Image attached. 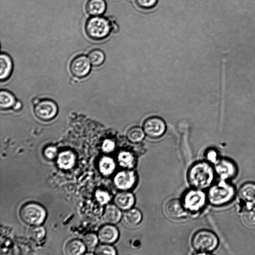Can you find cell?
Returning <instances> with one entry per match:
<instances>
[{
	"label": "cell",
	"instance_id": "cell-16",
	"mask_svg": "<svg viewBox=\"0 0 255 255\" xmlns=\"http://www.w3.org/2000/svg\"><path fill=\"white\" fill-rule=\"evenodd\" d=\"M122 211L115 204H108L105 208L103 220L107 224L115 225L123 218Z\"/></svg>",
	"mask_w": 255,
	"mask_h": 255
},
{
	"label": "cell",
	"instance_id": "cell-13",
	"mask_svg": "<svg viewBox=\"0 0 255 255\" xmlns=\"http://www.w3.org/2000/svg\"><path fill=\"white\" fill-rule=\"evenodd\" d=\"M120 232L114 224H107L102 227L98 231L99 240L103 244H112L118 240Z\"/></svg>",
	"mask_w": 255,
	"mask_h": 255
},
{
	"label": "cell",
	"instance_id": "cell-7",
	"mask_svg": "<svg viewBox=\"0 0 255 255\" xmlns=\"http://www.w3.org/2000/svg\"><path fill=\"white\" fill-rule=\"evenodd\" d=\"M113 181L120 191H130L135 185L137 176L132 169H124L116 174Z\"/></svg>",
	"mask_w": 255,
	"mask_h": 255
},
{
	"label": "cell",
	"instance_id": "cell-26",
	"mask_svg": "<svg viewBox=\"0 0 255 255\" xmlns=\"http://www.w3.org/2000/svg\"><path fill=\"white\" fill-rule=\"evenodd\" d=\"M88 58L92 65L97 66L102 64L104 61L105 55L101 50L94 49L89 53Z\"/></svg>",
	"mask_w": 255,
	"mask_h": 255
},
{
	"label": "cell",
	"instance_id": "cell-27",
	"mask_svg": "<svg viewBox=\"0 0 255 255\" xmlns=\"http://www.w3.org/2000/svg\"><path fill=\"white\" fill-rule=\"evenodd\" d=\"M15 102L14 97L8 92L2 91L0 94V106L1 109L8 108Z\"/></svg>",
	"mask_w": 255,
	"mask_h": 255
},
{
	"label": "cell",
	"instance_id": "cell-22",
	"mask_svg": "<svg viewBox=\"0 0 255 255\" xmlns=\"http://www.w3.org/2000/svg\"><path fill=\"white\" fill-rule=\"evenodd\" d=\"M57 162L61 168H71L75 163V156L71 151H66L61 152L58 157Z\"/></svg>",
	"mask_w": 255,
	"mask_h": 255
},
{
	"label": "cell",
	"instance_id": "cell-11",
	"mask_svg": "<svg viewBox=\"0 0 255 255\" xmlns=\"http://www.w3.org/2000/svg\"><path fill=\"white\" fill-rule=\"evenodd\" d=\"M144 132L149 137L156 138L164 132L165 125L160 118L152 117L147 119L143 125Z\"/></svg>",
	"mask_w": 255,
	"mask_h": 255
},
{
	"label": "cell",
	"instance_id": "cell-36",
	"mask_svg": "<svg viewBox=\"0 0 255 255\" xmlns=\"http://www.w3.org/2000/svg\"><path fill=\"white\" fill-rule=\"evenodd\" d=\"M20 108V103H17L14 106V109H18Z\"/></svg>",
	"mask_w": 255,
	"mask_h": 255
},
{
	"label": "cell",
	"instance_id": "cell-21",
	"mask_svg": "<svg viewBox=\"0 0 255 255\" xmlns=\"http://www.w3.org/2000/svg\"><path fill=\"white\" fill-rule=\"evenodd\" d=\"M85 247L86 246L83 242L78 240H73L66 244L65 251L66 254L69 255H79L84 253Z\"/></svg>",
	"mask_w": 255,
	"mask_h": 255
},
{
	"label": "cell",
	"instance_id": "cell-25",
	"mask_svg": "<svg viewBox=\"0 0 255 255\" xmlns=\"http://www.w3.org/2000/svg\"><path fill=\"white\" fill-rule=\"evenodd\" d=\"M242 219L248 226H255V207H248L245 209L242 214Z\"/></svg>",
	"mask_w": 255,
	"mask_h": 255
},
{
	"label": "cell",
	"instance_id": "cell-29",
	"mask_svg": "<svg viewBox=\"0 0 255 255\" xmlns=\"http://www.w3.org/2000/svg\"><path fill=\"white\" fill-rule=\"evenodd\" d=\"M45 234V229L39 225L34 226L29 231L30 237L37 242L41 240L44 238Z\"/></svg>",
	"mask_w": 255,
	"mask_h": 255
},
{
	"label": "cell",
	"instance_id": "cell-32",
	"mask_svg": "<svg viewBox=\"0 0 255 255\" xmlns=\"http://www.w3.org/2000/svg\"><path fill=\"white\" fill-rule=\"evenodd\" d=\"M157 0H135L136 4L140 8L147 9L155 6Z\"/></svg>",
	"mask_w": 255,
	"mask_h": 255
},
{
	"label": "cell",
	"instance_id": "cell-23",
	"mask_svg": "<svg viewBox=\"0 0 255 255\" xmlns=\"http://www.w3.org/2000/svg\"><path fill=\"white\" fill-rule=\"evenodd\" d=\"M12 69V62L10 57L4 54L0 57V78L1 80L6 79L10 74Z\"/></svg>",
	"mask_w": 255,
	"mask_h": 255
},
{
	"label": "cell",
	"instance_id": "cell-8",
	"mask_svg": "<svg viewBox=\"0 0 255 255\" xmlns=\"http://www.w3.org/2000/svg\"><path fill=\"white\" fill-rule=\"evenodd\" d=\"M166 216L172 220H180L185 218L188 214L181 200L173 198L168 200L164 205Z\"/></svg>",
	"mask_w": 255,
	"mask_h": 255
},
{
	"label": "cell",
	"instance_id": "cell-35",
	"mask_svg": "<svg viewBox=\"0 0 255 255\" xmlns=\"http://www.w3.org/2000/svg\"><path fill=\"white\" fill-rule=\"evenodd\" d=\"M206 157L207 161L210 163L211 162L215 163L218 160L217 153L213 150H209L206 153Z\"/></svg>",
	"mask_w": 255,
	"mask_h": 255
},
{
	"label": "cell",
	"instance_id": "cell-15",
	"mask_svg": "<svg viewBox=\"0 0 255 255\" xmlns=\"http://www.w3.org/2000/svg\"><path fill=\"white\" fill-rule=\"evenodd\" d=\"M238 195L240 199L248 207L255 205V183L248 182L244 183L240 187Z\"/></svg>",
	"mask_w": 255,
	"mask_h": 255
},
{
	"label": "cell",
	"instance_id": "cell-2",
	"mask_svg": "<svg viewBox=\"0 0 255 255\" xmlns=\"http://www.w3.org/2000/svg\"><path fill=\"white\" fill-rule=\"evenodd\" d=\"M219 240L212 231L206 229L200 230L193 235L191 245L198 254H207L216 249Z\"/></svg>",
	"mask_w": 255,
	"mask_h": 255
},
{
	"label": "cell",
	"instance_id": "cell-10",
	"mask_svg": "<svg viewBox=\"0 0 255 255\" xmlns=\"http://www.w3.org/2000/svg\"><path fill=\"white\" fill-rule=\"evenodd\" d=\"M57 112L56 104L50 100L42 101L36 103L34 107L36 116L42 120H49L54 118Z\"/></svg>",
	"mask_w": 255,
	"mask_h": 255
},
{
	"label": "cell",
	"instance_id": "cell-4",
	"mask_svg": "<svg viewBox=\"0 0 255 255\" xmlns=\"http://www.w3.org/2000/svg\"><path fill=\"white\" fill-rule=\"evenodd\" d=\"M111 21L108 18L100 16H92L86 21L85 29L87 35L95 40L107 37L112 30Z\"/></svg>",
	"mask_w": 255,
	"mask_h": 255
},
{
	"label": "cell",
	"instance_id": "cell-18",
	"mask_svg": "<svg viewBox=\"0 0 255 255\" xmlns=\"http://www.w3.org/2000/svg\"><path fill=\"white\" fill-rule=\"evenodd\" d=\"M86 10L92 16H99L103 14L107 7L105 0H88L86 4Z\"/></svg>",
	"mask_w": 255,
	"mask_h": 255
},
{
	"label": "cell",
	"instance_id": "cell-5",
	"mask_svg": "<svg viewBox=\"0 0 255 255\" xmlns=\"http://www.w3.org/2000/svg\"><path fill=\"white\" fill-rule=\"evenodd\" d=\"M181 200L187 212L193 213L201 210L208 200L203 190L192 187L184 193Z\"/></svg>",
	"mask_w": 255,
	"mask_h": 255
},
{
	"label": "cell",
	"instance_id": "cell-28",
	"mask_svg": "<svg viewBox=\"0 0 255 255\" xmlns=\"http://www.w3.org/2000/svg\"><path fill=\"white\" fill-rule=\"evenodd\" d=\"M95 254L98 255H116V249L111 244H104L98 246L95 250Z\"/></svg>",
	"mask_w": 255,
	"mask_h": 255
},
{
	"label": "cell",
	"instance_id": "cell-14",
	"mask_svg": "<svg viewBox=\"0 0 255 255\" xmlns=\"http://www.w3.org/2000/svg\"><path fill=\"white\" fill-rule=\"evenodd\" d=\"M135 202V196L130 191H120L114 198V204L124 212L133 207Z\"/></svg>",
	"mask_w": 255,
	"mask_h": 255
},
{
	"label": "cell",
	"instance_id": "cell-17",
	"mask_svg": "<svg viewBox=\"0 0 255 255\" xmlns=\"http://www.w3.org/2000/svg\"><path fill=\"white\" fill-rule=\"evenodd\" d=\"M124 223L128 227H134L138 225L142 220V214L136 208H132L124 212L123 215Z\"/></svg>",
	"mask_w": 255,
	"mask_h": 255
},
{
	"label": "cell",
	"instance_id": "cell-9",
	"mask_svg": "<svg viewBox=\"0 0 255 255\" xmlns=\"http://www.w3.org/2000/svg\"><path fill=\"white\" fill-rule=\"evenodd\" d=\"M215 171L222 180L233 178L237 173L235 164L231 160L222 158L215 163Z\"/></svg>",
	"mask_w": 255,
	"mask_h": 255
},
{
	"label": "cell",
	"instance_id": "cell-1",
	"mask_svg": "<svg viewBox=\"0 0 255 255\" xmlns=\"http://www.w3.org/2000/svg\"><path fill=\"white\" fill-rule=\"evenodd\" d=\"M215 169L207 161L193 164L187 172V181L192 188L204 190L210 187L213 181Z\"/></svg>",
	"mask_w": 255,
	"mask_h": 255
},
{
	"label": "cell",
	"instance_id": "cell-33",
	"mask_svg": "<svg viewBox=\"0 0 255 255\" xmlns=\"http://www.w3.org/2000/svg\"><path fill=\"white\" fill-rule=\"evenodd\" d=\"M115 147L114 142L110 140H105L102 145V149L103 151L107 153L112 152Z\"/></svg>",
	"mask_w": 255,
	"mask_h": 255
},
{
	"label": "cell",
	"instance_id": "cell-31",
	"mask_svg": "<svg viewBox=\"0 0 255 255\" xmlns=\"http://www.w3.org/2000/svg\"><path fill=\"white\" fill-rule=\"evenodd\" d=\"M97 201L102 205L108 203L111 200V196L109 193L105 191L98 190L95 194Z\"/></svg>",
	"mask_w": 255,
	"mask_h": 255
},
{
	"label": "cell",
	"instance_id": "cell-34",
	"mask_svg": "<svg viewBox=\"0 0 255 255\" xmlns=\"http://www.w3.org/2000/svg\"><path fill=\"white\" fill-rule=\"evenodd\" d=\"M44 154L47 158L53 159L57 154V149L54 146H49L45 149Z\"/></svg>",
	"mask_w": 255,
	"mask_h": 255
},
{
	"label": "cell",
	"instance_id": "cell-6",
	"mask_svg": "<svg viewBox=\"0 0 255 255\" xmlns=\"http://www.w3.org/2000/svg\"><path fill=\"white\" fill-rule=\"evenodd\" d=\"M19 215L25 224L31 226L41 224L46 217V211L41 205L29 203L23 205L20 209Z\"/></svg>",
	"mask_w": 255,
	"mask_h": 255
},
{
	"label": "cell",
	"instance_id": "cell-12",
	"mask_svg": "<svg viewBox=\"0 0 255 255\" xmlns=\"http://www.w3.org/2000/svg\"><path fill=\"white\" fill-rule=\"evenodd\" d=\"M91 63L88 58L80 55L75 58L70 64L72 74L77 77H83L89 72Z\"/></svg>",
	"mask_w": 255,
	"mask_h": 255
},
{
	"label": "cell",
	"instance_id": "cell-19",
	"mask_svg": "<svg viewBox=\"0 0 255 255\" xmlns=\"http://www.w3.org/2000/svg\"><path fill=\"white\" fill-rule=\"evenodd\" d=\"M117 162L124 169H132L135 164V159L131 152L123 150L118 153Z\"/></svg>",
	"mask_w": 255,
	"mask_h": 255
},
{
	"label": "cell",
	"instance_id": "cell-20",
	"mask_svg": "<svg viewBox=\"0 0 255 255\" xmlns=\"http://www.w3.org/2000/svg\"><path fill=\"white\" fill-rule=\"evenodd\" d=\"M116 168V162L111 157H103L99 162V169L104 175H111L115 171Z\"/></svg>",
	"mask_w": 255,
	"mask_h": 255
},
{
	"label": "cell",
	"instance_id": "cell-30",
	"mask_svg": "<svg viewBox=\"0 0 255 255\" xmlns=\"http://www.w3.org/2000/svg\"><path fill=\"white\" fill-rule=\"evenodd\" d=\"M98 240H99L98 236L93 233H89L83 237V242L86 247L93 248L96 246Z\"/></svg>",
	"mask_w": 255,
	"mask_h": 255
},
{
	"label": "cell",
	"instance_id": "cell-3",
	"mask_svg": "<svg viewBox=\"0 0 255 255\" xmlns=\"http://www.w3.org/2000/svg\"><path fill=\"white\" fill-rule=\"evenodd\" d=\"M235 194L234 187L225 180H222L209 188L207 196L211 204L219 206L230 202Z\"/></svg>",
	"mask_w": 255,
	"mask_h": 255
},
{
	"label": "cell",
	"instance_id": "cell-24",
	"mask_svg": "<svg viewBox=\"0 0 255 255\" xmlns=\"http://www.w3.org/2000/svg\"><path fill=\"white\" fill-rule=\"evenodd\" d=\"M127 136L130 142L136 143L140 141L143 138L144 132L141 128L134 127L128 129Z\"/></svg>",
	"mask_w": 255,
	"mask_h": 255
}]
</instances>
